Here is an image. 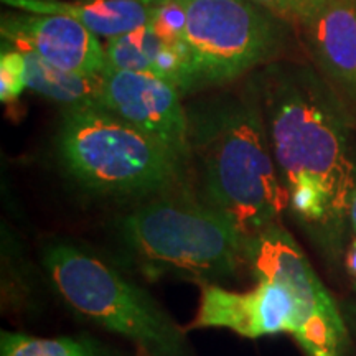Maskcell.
Listing matches in <instances>:
<instances>
[{"label": "cell", "instance_id": "obj_7", "mask_svg": "<svg viewBox=\"0 0 356 356\" xmlns=\"http://www.w3.org/2000/svg\"><path fill=\"white\" fill-rule=\"evenodd\" d=\"M246 266L256 279L282 282L299 314L296 340L309 356H343L348 332L337 302L282 225H273L246 239Z\"/></svg>", "mask_w": 356, "mask_h": 356}, {"label": "cell", "instance_id": "obj_6", "mask_svg": "<svg viewBox=\"0 0 356 356\" xmlns=\"http://www.w3.org/2000/svg\"><path fill=\"white\" fill-rule=\"evenodd\" d=\"M198 88L241 78L275 56L279 19L254 0H178Z\"/></svg>", "mask_w": 356, "mask_h": 356}, {"label": "cell", "instance_id": "obj_4", "mask_svg": "<svg viewBox=\"0 0 356 356\" xmlns=\"http://www.w3.org/2000/svg\"><path fill=\"white\" fill-rule=\"evenodd\" d=\"M58 154L84 188L113 197H154L175 184L185 162L104 108L66 109Z\"/></svg>", "mask_w": 356, "mask_h": 356}, {"label": "cell", "instance_id": "obj_8", "mask_svg": "<svg viewBox=\"0 0 356 356\" xmlns=\"http://www.w3.org/2000/svg\"><path fill=\"white\" fill-rule=\"evenodd\" d=\"M181 91L167 79L140 71H102L101 108L154 137L178 159L190 160L188 109Z\"/></svg>", "mask_w": 356, "mask_h": 356}, {"label": "cell", "instance_id": "obj_15", "mask_svg": "<svg viewBox=\"0 0 356 356\" xmlns=\"http://www.w3.org/2000/svg\"><path fill=\"white\" fill-rule=\"evenodd\" d=\"M0 356H101L91 341L78 338H37L2 332Z\"/></svg>", "mask_w": 356, "mask_h": 356}, {"label": "cell", "instance_id": "obj_2", "mask_svg": "<svg viewBox=\"0 0 356 356\" xmlns=\"http://www.w3.org/2000/svg\"><path fill=\"white\" fill-rule=\"evenodd\" d=\"M190 159L197 162L202 195L249 236L273 225L289 207L254 78L239 92L188 109Z\"/></svg>", "mask_w": 356, "mask_h": 356}, {"label": "cell", "instance_id": "obj_1", "mask_svg": "<svg viewBox=\"0 0 356 356\" xmlns=\"http://www.w3.org/2000/svg\"><path fill=\"white\" fill-rule=\"evenodd\" d=\"M256 79L289 207L323 244L340 243L356 184L343 111L307 68L273 65Z\"/></svg>", "mask_w": 356, "mask_h": 356}, {"label": "cell", "instance_id": "obj_10", "mask_svg": "<svg viewBox=\"0 0 356 356\" xmlns=\"http://www.w3.org/2000/svg\"><path fill=\"white\" fill-rule=\"evenodd\" d=\"M0 32L3 42L32 50L58 68L101 74L108 66L99 37L63 13H3Z\"/></svg>", "mask_w": 356, "mask_h": 356}, {"label": "cell", "instance_id": "obj_14", "mask_svg": "<svg viewBox=\"0 0 356 356\" xmlns=\"http://www.w3.org/2000/svg\"><path fill=\"white\" fill-rule=\"evenodd\" d=\"M26 61L29 88L37 95L65 106L66 109L101 108L102 73L86 74L68 71L44 61L26 48H19Z\"/></svg>", "mask_w": 356, "mask_h": 356}, {"label": "cell", "instance_id": "obj_18", "mask_svg": "<svg viewBox=\"0 0 356 356\" xmlns=\"http://www.w3.org/2000/svg\"><path fill=\"white\" fill-rule=\"evenodd\" d=\"M346 269H348V274L350 277L353 279L355 286H356V236L353 238V241H351L350 248H348V252H346Z\"/></svg>", "mask_w": 356, "mask_h": 356}, {"label": "cell", "instance_id": "obj_16", "mask_svg": "<svg viewBox=\"0 0 356 356\" xmlns=\"http://www.w3.org/2000/svg\"><path fill=\"white\" fill-rule=\"evenodd\" d=\"M29 88L26 61L24 53L12 43L2 40L0 53V101L3 104L17 101Z\"/></svg>", "mask_w": 356, "mask_h": 356}, {"label": "cell", "instance_id": "obj_5", "mask_svg": "<svg viewBox=\"0 0 356 356\" xmlns=\"http://www.w3.org/2000/svg\"><path fill=\"white\" fill-rule=\"evenodd\" d=\"M44 267L61 297L106 330L129 338L149 356H193L165 310L96 256L56 243L44 251Z\"/></svg>", "mask_w": 356, "mask_h": 356}, {"label": "cell", "instance_id": "obj_19", "mask_svg": "<svg viewBox=\"0 0 356 356\" xmlns=\"http://www.w3.org/2000/svg\"><path fill=\"white\" fill-rule=\"evenodd\" d=\"M348 222L353 229V234L356 236V184H355V190L353 195H351V203H350V213H348Z\"/></svg>", "mask_w": 356, "mask_h": 356}, {"label": "cell", "instance_id": "obj_9", "mask_svg": "<svg viewBox=\"0 0 356 356\" xmlns=\"http://www.w3.org/2000/svg\"><path fill=\"white\" fill-rule=\"evenodd\" d=\"M256 280V286L244 292L203 282L197 315L188 330L229 328L246 338L279 333L296 337L299 314L291 291L279 280L267 277Z\"/></svg>", "mask_w": 356, "mask_h": 356}, {"label": "cell", "instance_id": "obj_13", "mask_svg": "<svg viewBox=\"0 0 356 356\" xmlns=\"http://www.w3.org/2000/svg\"><path fill=\"white\" fill-rule=\"evenodd\" d=\"M17 10L63 13L73 17L99 38L111 40L149 25L165 0H2Z\"/></svg>", "mask_w": 356, "mask_h": 356}, {"label": "cell", "instance_id": "obj_11", "mask_svg": "<svg viewBox=\"0 0 356 356\" xmlns=\"http://www.w3.org/2000/svg\"><path fill=\"white\" fill-rule=\"evenodd\" d=\"M104 51L109 68L155 74L175 84L181 95L198 88L185 40L163 33L152 22L121 37L106 40Z\"/></svg>", "mask_w": 356, "mask_h": 356}, {"label": "cell", "instance_id": "obj_17", "mask_svg": "<svg viewBox=\"0 0 356 356\" xmlns=\"http://www.w3.org/2000/svg\"><path fill=\"white\" fill-rule=\"evenodd\" d=\"M254 2L279 20L300 26L312 19L328 0H254Z\"/></svg>", "mask_w": 356, "mask_h": 356}, {"label": "cell", "instance_id": "obj_12", "mask_svg": "<svg viewBox=\"0 0 356 356\" xmlns=\"http://www.w3.org/2000/svg\"><path fill=\"white\" fill-rule=\"evenodd\" d=\"M300 26L325 76L356 99V0H328Z\"/></svg>", "mask_w": 356, "mask_h": 356}, {"label": "cell", "instance_id": "obj_3", "mask_svg": "<svg viewBox=\"0 0 356 356\" xmlns=\"http://www.w3.org/2000/svg\"><path fill=\"white\" fill-rule=\"evenodd\" d=\"M119 233L149 277L178 275L210 282L246 264V236L204 200L154 195L122 216Z\"/></svg>", "mask_w": 356, "mask_h": 356}]
</instances>
